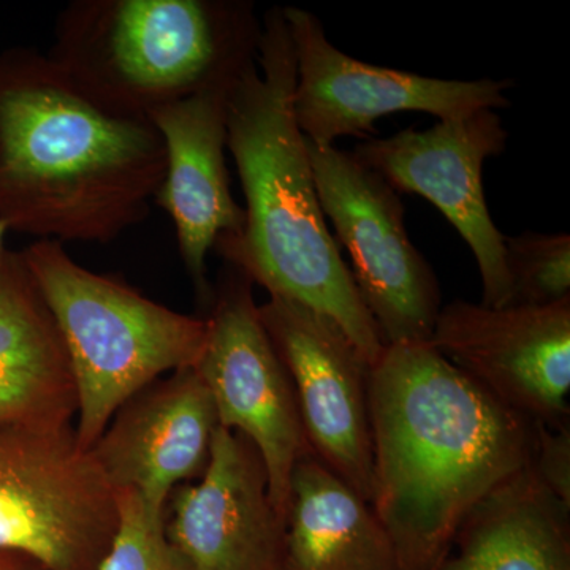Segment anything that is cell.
<instances>
[{
  "mask_svg": "<svg viewBox=\"0 0 570 570\" xmlns=\"http://www.w3.org/2000/svg\"><path fill=\"white\" fill-rule=\"evenodd\" d=\"M0 570H47L32 558L13 551L0 550Z\"/></svg>",
  "mask_w": 570,
  "mask_h": 570,
  "instance_id": "obj_22",
  "label": "cell"
},
{
  "mask_svg": "<svg viewBox=\"0 0 570 570\" xmlns=\"http://www.w3.org/2000/svg\"><path fill=\"white\" fill-rule=\"evenodd\" d=\"M371 505L401 570H438L471 509L530 466L535 422L502 404L430 341L389 344L367 382Z\"/></svg>",
  "mask_w": 570,
  "mask_h": 570,
  "instance_id": "obj_1",
  "label": "cell"
},
{
  "mask_svg": "<svg viewBox=\"0 0 570 570\" xmlns=\"http://www.w3.org/2000/svg\"><path fill=\"white\" fill-rule=\"evenodd\" d=\"M295 55L294 115L311 145H335L344 137L377 134L379 118L420 111L460 118L479 110L510 107V80H439L411 71L356 61L337 50L316 14L283 7Z\"/></svg>",
  "mask_w": 570,
  "mask_h": 570,
  "instance_id": "obj_9",
  "label": "cell"
},
{
  "mask_svg": "<svg viewBox=\"0 0 570 570\" xmlns=\"http://www.w3.org/2000/svg\"><path fill=\"white\" fill-rule=\"evenodd\" d=\"M262 322L294 382L311 452L371 504L370 362L333 318L269 296Z\"/></svg>",
  "mask_w": 570,
  "mask_h": 570,
  "instance_id": "obj_11",
  "label": "cell"
},
{
  "mask_svg": "<svg viewBox=\"0 0 570 570\" xmlns=\"http://www.w3.org/2000/svg\"><path fill=\"white\" fill-rule=\"evenodd\" d=\"M118 523V491L73 425L0 423V550L47 570H97Z\"/></svg>",
  "mask_w": 570,
  "mask_h": 570,
  "instance_id": "obj_6",
  "label": "cell"
},
{
  "mask_svg": "<svg viewBox=\"0 0 570 570\" xmlns=\"http://www.w3.org/2000/svg\"><path fill=\"white\" fill-rule=\"evenodd\" d=\"M281 570H401L373 505L313 452L288 480Z\"/></svg>",
  "mask_w": 570,
  "mask_h": 570,
  "instance_id": "obj_17",
  "label": "cell"
},
{
  "mask_svg": "<svg viewBox=\"0 0 570 570\" xmlns=\"http://www.w3.org/2000/svg\"><path fill=\"white\" fill-rule=\"evenodd\" d=\"M307 153L322 212L351 255L356 292L385 346L430 341L441 291L409 239L400 193L354 153L309 141Z\"/></svg>",
  "mask_w": 570,
  "mask_h": 570,
  "instance_id": "obj_7",
  "label": "cell"
},
{
  "mask_svg": "<svg viewBox=\"0 0 570 570\" xmlns=\"http://www.w3.org/2000/svg\"><path fill=\"white\" fill-rule=\"evenodd\" d=\"M430 343L502 404L532 422L569 423L570 299L543 307H441Z\"/></svg>",
  "mask_w": 570,
  "mask_h": 570,
  "instance_id": "obj_12",
  "label": "cell"
},
{
  "mask_svg": "<svg viewBox=\"0 0 570 570\" xmlns=\"http://www.w3.org/2000/svg\"><path fill=\"white\" fill-rule=\"evenodd\" d=\"M212 393L195 367L157 379L112 415L89 449L116 491H135L165 513L176 487L204 475L219 428Z\"/></svg>",
  "mask_w": 570,
  "mask_h": 570,
  "instance_id": "obj_14",
  "label": "cell"
},
{
  "mask_svg": "<svg viewBox=\"0 0 570 570\" xmlns=\"http://www.w3.org/2000/svg\"><path fill=\"white\" fill-rule=\"evenodd\" d=\"M262 20L236 0H73L48 58L112 115L149 112L234 85L257 58Z\"/></svg>",
  "mask_w": 570,
  "mask_h": 570,
  "instance_id": "obj_4",
  "label": "cell"
},
{
  "mask_svg": "<svg viewBox=\"0 0 570 570\" xmlns=\"http://www.w3.org/2000/svg\"><path fill=\"white\" fill-rule=\"evenodd\" d=\"M569 512L530 464L471 509L438 570H570Z\"/></svg>",
  "mask_w": 570,
  "mask_h": 570,
  "instance_id": "obj_18",
  "label": "cell"
},
{
  "mask_svg": "<svg viewBox=\"0 0 570 570\" xmlns=\"http://www.w3.org/2000/svg\"><path fill=\"white\" fill-rule=\"evenodd\" d=\"M165 175L148 119L94 104L47 55L0 52V220L59 243L115 242L145 223Z\"/></svg>",
  "mask_w": 570,
  "mask_h": 570,
  "instance_id": "obj_2",
  "label": "cell"
},
{
  "mask_svg": "<svg viewBox=\"0 0 570 570\" xmlns=\"http://www.w3.org/2000/svg\"><path fill=\"white\" fill-rule=\"evenodd\" d=\"M509 306L543 307L570 299V236H504Z\"/></svg>",
  "mask_w": 570,
  "mask_h": 570,
  "instance_id": "obj_19",
  "label": "cell"
},
{
  "mask_svg": "<svg viewBox=\"0 0 570 570\" xmlns=\"http://www.w3.org/2000/svg\"><path fill=\"white\" fill-rule=\"evenodd\" d=\"M9 227H7L6 223L0 220V265H2L3 257H6L7 250H9L6 246L7 234H9Z\"/></svg>",
  "mask_w": 570,
  "mask_h": 570,
  "instance_id": "obj_23",
  "label": "cell"
},
{
  "mask_svg": "<svg viewBox=\"0 0 570 570\" xmlns=\"http://www.w3.org/2000/svg\"><path fill=\"white\" fill-rule=\"evenodd\" d=\"M119 523L97 570H193L165 534V513L151 512L135 491H118Z\"/></svg>",
  "mask_w": 570,
  "mask_h": 570,
  "instance_id": "obj_20",
  "label": "cell"
},
{
  "mask_svg": "<svg viewBox=\"0 0 570 570\" xmlns=\"http://www.w3.org/2000/svg\"><path fill=\"white\" fill-rule=\"evenodd\" d=\"M508 130L494 110L439 121L426 130H401L367 138L354 156L396 190L417 194L436 206L459 230L478 261L482 305L505 307L510 279L504 235L491 219L483 194L482 167L505 149Z\"/></svg>",
  "mask_w": 570,
  "mask_h": 570,
  "instance_id": "obj_10",
  "label": "cell"
},
{
  "mask_svg": "<svg viewBox=\"0 0 570 570\" xmlns=\"http://www.w3.org/2000/svg\"><path fill=\"white\" fill-rule=\"evenodd\" d=\"M253 285L224 262L195 370L212 393L219 425L243 434L264 461L269 498L285 521L292 469L311 448L294 382L262 322Z\"/></svg>",
  "mask_w": 570,
  "mask_h": 570,
  "instance_id": "obj_8",
  "label": "cell"
},
{
  "mask_svg": "<svg viewBox=\"0 0 570 570\" xmlns=\"http://www.w3.org/2000/svg\"><path fill=\"white\" fill-rule=\"evenodd\" d=\"M295 75L283 7H273L262 20L257 58L227 104V149L245 194V225L220 236L214 250L269 296L333 318L373 366L385 344L326 225L295 121Z\"/></svg>",
  "mask_w": 570,
  "mask_h": 570,
  "instance_id": "obj_3",
  "label": "cell"
},
{
  "mask_svg": "<svg viewBox=\"0 0 570 570\" xmlns=\"http://www.w3.org/2000/svg\"><path fill=\"white\" fill-rule=\"evenodd\" d=\"M165 534L193 570H281L285 521L243 434L217 428L204 475L168 498Z\"/></svg>",
  "mask_w": 570,
  "mask_h": 570,
  "instance_id": "obj_13",
  "label": "cell"
},
{
  "mask_svg": "<svg viewBox=\"0 0 570 570\" xmlns=\"http://www.w3.org/2000/svg\"><path fill=\"white\" fill-rule=\"evenodd\" d=\"M78 396L66 344L21 250L0 265V423L70 426Z\"/></svg>",
  "mask_w": 570,
  "mask_h": 570,
  "instance_id": "obj_16",
  "label": "cell"
},
{
  "mask_svg": "<svg viewBox=\"0 0 570 570\" xmlns=\"http://www.w3.org/2000/svg\"><path fill=\"white\" fill-rule=\"evenodd\" d=\"M532 471L562 504L570 508V428L535 423Z\"/></svg>",
  "mask_w": 570,
  "mask_h": 570,
  "instance_id": "obj_21",
  "label": "cell"
},
{
  "mask_svg": "<svg viewBox=\"0 0 570 570\" xmlns=\"http://www.w3.org/2000/svg\"><path fill=\"white\" fill-rule=\"evenodd\" d=\"M234 85L195 94L148 116L165 148V175L154 204L170 216L183 264L206 306L213 295L209 250L220 236L238 235L245 225V209L232 194L225 160Z\"/></svg>",
  "mask_w": 570,
  "mask_h": 570,
  "instance_id": "obj_15",
  "label": "cell"
},
{
  "mask_svg": "<svg viewBox=\"0 0 570 570\" xmlns=\"http://www.w3.org/2000/svg\"><path fill=\"white\" fill-rule=\"evenodd\" d=\"M21 255L69 354L78 396L75 433L86 450L135 393L197 366L205 317L178 313L118 276L85 268L62 243L37 239Z\"/></svg>",
  "mask_w": 570,
  "mask_h": 570,
  "instance_id": "obj_5",
  "label": "cell"
}]
</instances>
